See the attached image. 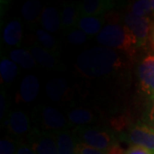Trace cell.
I'll use <instances>...</instances> for the list:
<instances>
[{"mask_svg": "<svg viewBox=\"0 0 154 154\" xmlns=\"http://www.w3.org/2000/svg\"><path fill=\"white\" fill-rule=\"evenodd\" d=\"M77 66L89 76H101L120 68L117 54L108 48L95 47L82 53L77 58Z\"/></svg>", "mask_w": 154, "mask_h": 154, "instance_id": "cell-1", "label": "cell"}, {"mask_svg": "<svg viewBox=\"0 0 154 154\" xmlns=\"http://www.w3.org/2000/svg\"><path fill=\"white\" fill-rule=\"evenodd\" d=\"M99 44L109 48L121 50L129 55L134 53L137 40L125 24H108L102 28L97 36Z\"/></svg>", "mask_w": 154, "mask_h": 154, "instance_id": "cell-2", "label": "cell"}, {"mask_svg": "<svg viewBox=\"0 0 154 154\" xmlns=\"http://www.w3.org/2000/svg\"><path fill=\"white\" fill-rule=\"evenodd\" d=\"M74 134L78 142L106 152L117 144V140L111 131L99 127H81L76 128Z\"/></svg>", "mask_w": 154, "mask_h": 154, "instance_id": "cell-3", "label": "cell"}, {"mask_svg": "<svg viewBox=\"0 0 154 154\" xmlns=\"http://www.w3.org/2000/svg\"><path fill=\"white\" fill-rule=\"evenodd\" d=\"M124 22L137 40V45L146 44L152 27L151 19L147 17H140L130 12L124 17Z\"/></svg>", "mask_w": 154, "mask_h": 154, "instance_id": "cell-4", "label": "cell"}, {"mask_svg": "<svg viewBox=\"0 0 154 154\" xmlns=\"http://www.w3.org/2000/svg\"><path fill=\"white\" fill-rule=\"evenodd\" d=\"M126 141L147 149L154 154V128L146 124L133 126L126 134Z\"/></svg>", "mask_w": 154, "mask_h": 154, "instance_id": "cell-5", "label": "cell"}, {"mask_svg": "<svg viewBox=\"0 0 154 154\" xmlns=\"http://www.w3.org/2000/svg\"><path fill=\"white\" fill-rule=\"evenodd\" d=\"M30 144L36 154H58L55 135L34 130L30 134Z\"/></svg>", "mask_w": 154, "mask_h": 154, "instance_id": "cell-6", "label": "cell"}, {"mask_svg": "<svg viewBox=\"0 0 154 154\" xmlns=\"http://www.w3.org/2000/svg\"><path fill=\"white\" fill-rule=\"evenodd\" d=\"M140 88L146 94L154 98V56L144 58L138 68Z\"/></svg>", "mask_w": 154, "mask_h": 154, "instance_id": "cell-7", "label": "cell"}, {"mask_svg": "<svg viewBox=\"0 0 154 154\" xmlns=\"http://www.w3.org/2000/svg\"><path fill=\"white\" fill-rule=\"evenodd\" d=\"M114 6L112 1L108 0H87L78 5L81 17H94L103 14Z\"/></svg>", "mask_w": 154, "mask_h": 154, "instance_id": "cell-8", "label": "cell"}, {"mask_svg": "<svg viewBox=\"0 0 154 154\" xmlns=\"http://www.w3.org/2000/svg\"><path fill=\"white\" fill-rule=\"evenodd\" d=\"M42 120L47 128L58 130L67 125V119L60 111L51 106H45L41 111Z\"/></svg>", "mask_w": 154, "mask_h": 154, "instance_id": "cell-9", "label": "cell"}, {"mask_svg": "<svg viewBox=\"0 0 154 154\" xmlns=\"http://www.w3.org/2000/svg\"><path fill=\"white\" fill-rule=\"evenodd\" d=\"M55 137L58 154H77L78 140L74 134L61 130L56 134Z\"/></svg>", "mask_w": 154, "mask_h": 154, "instance_id": "cell-10", "label": "cell"}, {"mask_svg": "<svg viewBox=\"0 0 154 154\" xmlns=\"http://www.w3.org/2000/svg\"><path fill=\"white\" fill-rule=\"evenodd\" d=\"M39 93V82L33 75H28L22 80L20 87V97L24 102H32Z\"/></svg>", "mask_w": 154, "mask_h": 154, "instance_id": "cell-11", "label": "cell"}, {"mask_svg": "<svg viewBox=\"0 0 154 154\" xmlns=\"http://www.w3.org/2000/svg\"><path fill=\"white\" fill-rule=\"evenodd\" d=\"M41 24L49 33H55L62 25L59 12L53 7H47L41 13Z\"/></svg>", "mask_w": 154, "mask_h": 154, "instance_id": "cell-12", "label": "cell"}, {"mask_svg": "<svg viewBox=\"0 0 154 154\" xmlns=\"http://www.w3.org/2000/svg\"><path fill=\"white\" fill-rule=\"evenodd\" d=\"M69 86L63 79H52L46 84L45 92L47 96L53 101H60L65 97Z\"/></svg>", "mask_w": 154, "mask_h": 154, "instance_id": "cell-13", "label": "cell"}, {"mask_svg": "<svg viewBox=\"0 0 154 154\" xmlns=\"http://www.w3.org/2000/svg\"><path fill=\"white\" fill-rule=\"evenodd\" d=\"M22 38V28L20 21H11L4 29V40L9 45L20 44Z\"/></svg>", "mask_w": 154, "mask_h": 154, "instance_id": "cell-14", "label": "cell"}, {"mask_svg": "<svg viewBox=\"0 0 154 154\" xmlns=\"http://www.w3.org/2000/svg\"><path fill=\"white\" fill-rule=\"evenodd\" d=\"M9 122L11 132L15 134H23L29 128L28 117L22 111H14L10 116Z\"/></svg>", "mask_w": 154, "mask_h": 154, "instance_id": "cell-15", "label": "cell"}, {"mask_svg": "<svg viewBox=\"0 0 154 154\" xmlns=\"http://www.w3.org/2000/svg\"><path fill=\"white\" fill-rule=\"evenodd\" d=\"M102 25L103 21L97 17H81L77 23L79 28L89 35L100 33L102 30Z\"/></svg>", "mask_w": 154, "mask_h": 154, "instance_id": "cell-16", "label": "cell"}, {"mask_svg": "<svg viewBox=\"0 0 154 154\" xmlns=\"http://www.w3.org/2000/svg\"><path fill=\"white\" fill-rule=\"evenodd\" d=\"M10 57H11V60L14 63H16L22 68L27 69H33L36 64V62L33 54H31L26 50H14L11 52Z\"/></svg>", "mask_w": 154, "mask_h": 154, "instance_id": "cell-17", "label": "cell"}, {"mask_svg": "<svg viewBox=\"0 0 154 154\" xmlns=\"http://www.w3.org/2000/svg\"><path fill=\"white\" fill-rule=\"evenodd\" d=\"M32 54L34 59L42 66L47 69H53L57 66V59L51 53L45 50L38 46H34L32 49Z\"/></svg>", "mask_w": 154, "mask_h": 154, "instance_id": "cell-18", "label": "cell"}, {"mask_svg": "<svg viewBox=\"0 0 154 154\" xmlns=\"http://www.w3.org/2000/svg\"><path fill=\"white\" fill-rule=\"evenodd\" d=\"M18 74V68L16 63L10 59H3L0 63L1 79L6 83H10L15 80Z\"/></svg>", "mask_w": 154, "mask_h": 154, "instance_id": "cell-19", "label": "cell"}, {"mask_svg": "<svg viewBox=\"0 0 154 154\" xmlns=\"http://www.w3.org/2000/svg\"><path fill=\"white\" fill-rule=\"evenodd\" d=\"M79 9L76 6L69 5L64 7L61 14L62 25L64 28H71L78 23L79 21Z\"/></svg>", "mask_w": 154, "mask_h": 154, "instance_id": "cell-20", "label": "cell"}, {"mask_svg": "<svg viewBox=\"0 0 154 154\" xmlns=\"http://www.w3.org/2000/svg\"><path fill=\"white\" fill-rule=\"evenodd\" d=\"M68 118L72 123L77 125H85L94 121V115L86 109H75L68 114Z\"/></svg>", "mask_w": 154, "mask_h": 154, "instance_id": "cell-21", "label": "cell"}, {"mask_svg": "<svg viewBox=\"0 0 154 154\" xmlns=\"http://www.w3.org/2000/svg\"><path fill=\"white\" fill-rule=\"evenodd\" d=\"M41 11V5L37 0H30L26 2L22 9L23 18L28 22H33L38 18Z\"/></svg>", "mask_w": 154, "mask_h": 154, "instance_id": "cell-22", "label": "cell"}, {"mask_svg": "<svg viewBox=\"0 0 154 154\" xmlns=\"http://www.w3.org/2000/svg\"><path fill=\"white\" fill-rule=\"evenodd\" d=\"M132 13L140 17H146L152 11L151 1L149 0H140L135 2L132 5Z\"/></svg>", "mask_w": 154, "mask_h": 154, "instance_id": "cell-23", "label": "cell"}, {"mask_svg": "<svg viewBox=\"0 0 154 154\" xmlns=\"http://www.w3.org/2000/svg\"><path fill=\"white\" fill-rule=\"evenodd\" d=\"M36 35H37L38 41L42 44V45H44L45 48L54 49L56 47L55 39L48 32L42 29H38L36 31Z\"/></svg>", "mask_w": 154, "mask_h": 154, "instance_id": "cell-24", "label": "cell"}, {"mask_svg": "<svg viewBox=\"0 0 154 154\" xmlns=\"http://www.w3.org/2000/svg\"><path fill=\"white\" fill-rule=\"evenodd\" d=\"M68 40L73 45H82L88 40V36L82 30L75 29L69 33L68 36Z\"/></svg>", "mask_w": 154, "mask_h": 154, "instance_id": "cell-25", "label": "cell"}, {"mask_svg": "<svg viewBox=\"0 0 154 154\" xmlns=\"http://www.w3.org/2000/svg\"><path fill=\"white\" fill-rule=\"evenodd\" d=\"M16 145L11 139H3L0 141V154H16Z\"/></svg>", "mask_w": 154, "mask_h": 154, "instance_id": "cell-26", "label": "cell"}, {"mask_svg": "<svg viewBox=\"0 0 154 154\" xmlns=\"http://www.w3.org/2000/svg\"><path fill=\"white\" fill-rule=\"evenodd\" d=\"M77 153L79 154H107L106 152H103L99 149L91 147L85 144L78 142L77 145Z\"/></svg>", "mask_w": 154, "mask_h": 154, "instance_id": "cell-27", "label": "cell"}, {"mask_svg": "<svg viewBox=\"0 0 154 154\" xmlns=\"http://www.w3.org/2000/svg\"><path fill=\"white\" fill-rule=\"evenodd\" d=\"M125 154H152V152L142 146H136V145H131L125 152Z\"/></svg>", "mask_w": 154, "mask_h": 154, "instance_id": "cell-28", "label": "cell"}, {"mask_svg": "<svg viewBox=\"0 0 154 154\" xmlns=\"http://www.w3.org/2000/svg\"><path fill=\"white\" fill-rule=\"evenodd\" d=\"M16 154H36V152L27 145H21L17 149Z\"/></svg>", "mask_w": 154, "mask_h": 154, "instance_id": "cell-29", "label": "cell"}, {"mask_svg": "<svg viewBox=\"0 0 154 154\" xmlns=\"http://www.w3.org/2000/svg\"><path fill=\"white\" fill-rule=\"evenodd\" d=\"M107 154H125V152L122 150L118 143L114 145L107 152Z\"/></svg>", "mask_w": 154, "mask_h": 154, "instance_id": "cell-30", "label": "cell"}, {"mask_svg": "<svg viewBox=\"0 0 154 154\" xmlns=\"http://www.w3.org/2000/svg\"><path fill=\"white\" fill-rule=\"evenodd\" d=\"M148 38L149 41H150V44L152 45V49L154 50V23H152V29H151Z\"/></svg>", "mask_w": 154, "mask_h": 154, "instance_id": "cell-31", "label": "cell"}, {"mask_svg": "<svg viewBox=\"0 0 154 154\" xmlns=\"http://www.w3.org/2000/svg\"><path fill=\"white\" fill-rule=\"evenodd\" d=\"M5 111V98H3V94H1V117L3 116Z\"/></svg>", "mask_w": 154, "mask_h": 154, "instance_id": "cell-32", "label": "cell"}, {"mask_svg": "<svg viewBox=\"0 0 154 154\" xmlns=\"http://www.w3.org/2000/svg\"><path fill=\"white\" fill-rule=\"evenodd\" d=\"M150 118L152 121H154V102L153 105L152 106V109H151V112H150Z\"/></svg>", "mask_w": 154, "mask_h": 154, "instance_id": "cell-33", "label": "cell"}, {"mask_svg": "<svg viewBox=\"0 0 154 154\" xmlns=\"http://www.w3.org/2000/svg\"><path fill=\"white\" fill-rule=\"evenodd\" d=\"M151 6H152V11L154 12V0L151 1Z\"/></svg>", "mask_w": 154, "mask_h": 154, "instance_id": "cell-34", "label": "cell"}, {"mask_svg": "<svg viewBox=\"0 0 154 154\" xmlns=\"http://www.w3.org/2000/svg\"><path fill=\"white\" fill-rule=\"evenodd\" d=\"M154 122V121H153ZM153 126H154V125H153ZM153 128H154V127H153Z\"/></svg>", "mask_w": 154, "mask_h": 154, "instance_id": "cell-35", "label": "cell"}, {"mask_svg": "<svg viewBox=\"0 0 154 154\" xmlns=\"http://www.w3.org/2000/svg\"><path fill=\"white\" fill-rule=\"evenodd\" d=\"M77 154H79V153H77Z\"/></svg>", "mask_w": 154, "mask_h": 154, "instance_id": "cell-36", "label": "cell"}]
</instances>
